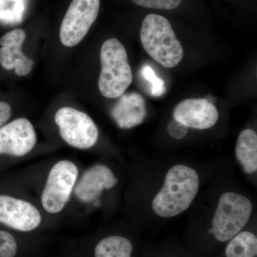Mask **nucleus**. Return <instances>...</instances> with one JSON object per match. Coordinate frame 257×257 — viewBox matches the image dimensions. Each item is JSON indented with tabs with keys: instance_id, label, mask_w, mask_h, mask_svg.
<instances>
[{
	"instance_id": "17",
	"label": "nucleus",
	"mask_w": 257,
	"mask_h": 257,
	"mask_svg": "<svg viewBox=\"0 0 257 257\" xmlns=\"http://www.w3.org/2000/svg\"><path fill=\"white\" fill-rule=\"evenodd\" d=\"M141 74L144 79L150 83V92L155 97H158L165 94L166 88L163 79L157 77L154 69L150 66L145 65L141 69Z\"/></svg>"
},
{
	"instance_id": "8",
	"label": "nucleus",
	"mask_w": 257,
	"mask_h": 257,
	"mask_svg": "<svg viewBox=\"0 0 257 257\" xmlns=\"http://www.w3.org/2000/svg\"><path fill=\"white\" fill-rule=\"evenodd\" d=\"M36 143L33 125L25 118L15 119L0 128V155L25 156Z\"/></svg>"
},
{
	"instance_id": "19",
	"label": "nucleus",
	"mask_w": 257,
	"mask_h": 257,
	"mask_svg": "<svg viewBox=\"0 0 257 257\" xmlns=\"http://www.w3.org/2000/svg\"><path fill=\"white\" fill-rule=\"evenodd\" d=\"M135 4L145 8L158 10H174L178 8L182 0H132Z\"/></svg>"
},
{
	"instance_id": "13",
	"label": "nucleus",
	"mask_w": 257,
	"mask_h": 257,
	"mask_svg": "<svg viewBox=\"0 0 257 257\" xmlns=\"http://www.w3.org/2000/svg\"><path fill=\"white\" fill-rule=\"evenodd\" d=\"M111 109V116L121 128H132L141 124L147 116L146 102L137 92L120 96Z\"/></svg>"
},
{
	"instance_id": "20",
	"label": "nucleus",
	"mask_w": 257,
	"mask_h": 257,
	"mask_svg": "<svg viewBox=\"0 0 257 257\" xmlns=\"http://www.w3.org/2000/svg\"><path fill=\"white\" fill-rule=\"evenodd\" d=\"M168 133L172 138L176 140H182L188 134V127L175 119L169 124Z\"/></svg>"
},
{
	"instance_id": "6",
	"label": "nucleus",
	"mask_w": 257,
	"mask_h": 257,
	"mask_svg": "<svg viewBox=\"0 0 257 257\" xmlns=\"http://www.w3.org/2000/svg\"><path fill=\"white\" fill-rule=\"evenodd\" d=\"M78 176L73 162L62 160L52 167L42 194L44 209L51 214L62 211L70 197Z\"/></svg>"
},
{
	"instance_id": "12",
	"label": "nucleus",
	"mask_w": 257,
	"mask_h": 257,
	"mask_svg": "<svg viewBox=\"0 0 257 257\" xmlns=\"http://www.w3.org/2000/svg\"><path fill=\"white\" fill-rule=\"evenodd\" d=\"M117 182L114 174L107 167L93 166L84 172L76 187L75 194L83 202H92L104 189L112 188Z\"/></svg>"
},
{
	"instance_id": "18",
	"label": "nucleus",
	"mask_w": 257,
	"mask_h": 257,
	"mask_svg": "<svg viewBox=\"0 0 257 257\" xmlns=\"http://www.w3.org/2000/svg\"><path fill=\"white\" fill-rule=\"evenodd\" d=\"M17 252L18 243L14 236L0 230V257H15Z\"/></svg>"
},
{
	"instance_id": "3",
	"label": "nucleus",
	"mask_w": 257,
	"mask_h": 257,
	"mask_svg": "<svg viewBox=\"0 0 257 257\" xmlns=\"http://www.w3.org/2000/svg\"><path fill=\"white\" fill-rule=\"evenodd\" d=\"M100 61L98 84L101 94L109 99L119 97L133 81L126 49L117 39H109L101 47Z\"/></svg>"
},
{
	"instance_id": "21",
	"label": "nucleus",
	"mask_w": 257,
	"mask_h": 257,
	"mask_svg": "<svg viewBox=\"0 0 257 257\" xmlns=\"http://www.w3.org/2000/svg\"><path fill=\"white\" fill-rule=\"evenodd\" d=\"M11 115V106L8 103L0 101V128L10 119Z\"/></svg>"
},
{
	"instance_id": "15",
	"label": "nucleus",
	"mask_w": 257,
	"mask_h": 257,
	"mask_svg": "<svg viewBox=\"0 0 257 257\" xmlns=\"http://www.w3.org/2000/svg\"><path fill=\"white\" fill-rule=\"evenodd\" d=\"M133 243L124 236H111L101 240L94 249L95 257H132Z\"/></svg>"
},
{
	"instance_id": "2",
	"label": "nucleus",
	"mask_w": 257,
	"mask_h": 257,
	"mask_svg": "<svg viewBox=\"0 0 257 257\" xmlns=\"http://www.w3.org/2000/svg\"><path fill=\"white\" fill-rule=\"evenodd\" d=\"M140 39L150 57L165 68L177 67L184 57V49L172 25L165 17L156 14L144 19Z\"/></svg>"
},
{
	"instance_id": "1",
	"label": "nucleus",
	"mask_w": 257,
	"mask_h": 257,
	"mask_svg": "<svg viewBox=\"0 0 257 257\" xmlns=\"http://www.w3.org/2000/svg\"><path fill=\"white\" fill-rule=\"evenodd\" d=\"M199 175L188 166H174L167 172L165 183L152 202V209L157 215L173 217L187 210L197 196Z\"/></svg>"
},
{
	"instance_id": "9",
	"label": "nucleus",
	"mask_w": 257,
	"mask_h": 257,
	"mask_svg": "<svg viewBox=\"0 0 257 257\" xmlns=\"http://www.w3.org/2000/svg\"><path fill=\"white\" fill-rule=\"evenodd\" d=\"M42 221L40 211L30 202L0 195V223L12 229L30 231L38 227Z\"/></svg>"
},
{
	"instance_id": "4",
	"label": "nucleus",
	"mask_w": 257,
	"mask_h": 257,
	"mask_svg": "<svg viewBox=\"0 0 257 257\" xmlns=\"http://www.w3.org/2000/svg\"><path fill=\"white\" fill-rule=\"evenodd\" d=\"M252 203L241 194L226 192L219 198L212 220V233L221 242H226L247 224L251 213Z\"/></svg>"
},
{
	"instance_id": "10",
	"label": "nucleus",
	"mask_w": 257,
	"mask_h": 257,
	"mask_svg": "<svg viewBox=\"0 0 257 257\" xmlns=\"http://www.w3.org/2000/svg\"><path fill=\"white\" fill-rule=\"evenodd\" d=\"M174 119L188 128L207 130L219 119L216 106L207 99L189 98L180 101L173 111Z\"/></svg>"
},
{
	"instance_id": "7",
	"label": "nucleus",
	"mask_w": 257,
	"mask_h": 257,
	"mask_svg": "<svg viewBox=\"0 0 257 257\" xmlns=\"http://www.w3.org/2000/svg\"><path fill=\"white\" fill-rule=\"evenodd\" d=\"M100 0H72L61 25L62 45L72 47L87 35L97 18Z\"/></svg>"
},
{
	"instance_id": "14",
	"label": "nucleus",
	"mask_w": 257,
	"mask_h": 257,
	"mask_svg": "<svg viewBox=\"0 0 257 257\" xmlns=\"http://www.w3.org/2000/svg\"><path fill=\"white\" fill-rule=\"evenodd\" d=\"M236 157L246 173L257 170V135L252 130H244L240 133L235 148Z\"/></svg>"
},
{
	"instance_id": "16",
	"label": "nucleus",
	"mask_w": 257,
	"mask_h": 257,
	"mask_svg": "<svg viewBox=\"0 0 257 257\" xmlns=\"http://www.w3.org/2000/svg\"><path fill=\"white\" fill-rule=\"evenodd\" d=\"M225 249L226 257H256L257 238L250 231H240L229 240Z\"/></svg>"
},
{
	"instance_id": "5",
	"label": "nucleus",
	"mask_w": 257,
	"mask_h": 257,
	"mask_svg": "<svg viewBox=\"0 0 257 257\" xmlns=\"http://www.w3.org/2000/svg\"><path fill=\"white\" fill-rule=\"evenodd\" d=\"M55 120L61 137L70 146L87 150L96 145L99 130L89 115L74 108L63 107L57 111Z\"/></svg>"
},
{
	"instance_id": "11",
	"label": "nucleus",
	"mask_w": 257,
	"mask_h": 257,
	"mask_svg": "<svg viewBox=\"0 0 257 257\" xmlns=\"http://www.w3.org/2000/svg\"><path fill=\"white\" fill-rule=\"evenodd\" d=\"M25 38L26 32L22 29H16L0 39V64L7 70L14 69L15 73L20 77L28 75L35 64L22 50Z\"/></svg>"
}]
</instances>
